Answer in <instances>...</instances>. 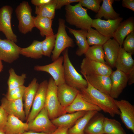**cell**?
I'll return each mask as SVG.
<instances>
[{"label": "cell", "instance_id": "38", "mask_svg": "<svg viewBox=\"0 0 134 134\" xmlns=\"http://www.w3.org/2000/svg\"><path fill=\"white\" fill-rule=\"evenodd\" d=\"M102 1V0H80L79 2L83 7H84L97 13Z\"/></svg>", "mask_w": 134, "mask_h": 134}, {"label": "cell", "instance_id": "26", "mask_svg": "<svg viewBox=\"0 0 134 134\" xmlns=\"http://www.w3.org/2000/svg\"><path fill=\"white\" fill-rule=\"evenodd\" d=\"M87 112L85 111H80L66 113L52 120L51 121L57 127H65L69 128Z\"/></svg>", "mask_w": 134, "mask_h": 134}, {"label": "cell", "instance_id": "29", "mask_svg": "<svg viewBox=\"0 0 134 134\" xmlns=\"http://www.w3.org/2000/svg\"><path fill=\"white\" fill-rule=\"evenodd\" d=\"M35 27L38 29L41 36L44 37L54 34L52 28L53 20L37 15L33 16Z\"/></svg>", "mask_w": 134, "mask_h": 134}, {"label": "cell", "instance_id": "24", "mask_svg": "<svg viewBox=\"0 0 134 134\" xmlns=\"http://www.w3.org/2000/svg\"><path fill=\"white\" fill-rule=\"evenodd\" d=\"M39 85L37 79L34 78L26 87L23 99L24 101V107L26 120L30 113Z\"/></svg>", "mask_w": 134, "mask_h": 134}, {"label": "cell", "instance_id": "50", "mask_svg": "<svg viewBox=\"0 0 134 134\" xmlns=\"http://www.w3.org/2000/svg\"><path fill=\"white\" fill-rule=\"evenodd\" d=\"M0 134H5L2 131L0 130Z\"/></svg>", "mask_w": 134, "mask_h": 134}, {"label": "cell", "instance_id": "8", "mask_svg": "<svg viewBox=\"0 0 134 134\" xmlns=\"http://www.w3.org/2000/svg\"><path fill=\"white\" fill-rule=\"evenodd\" d=\"M63 57L60 56L50 64L43 66L36 65L34 69L37 71L45 72L51 76L57 86L65 83L64 75Z\"/></svg>", "mask_w": 134, "mask_h": 134}, {"label": "cell", "instance_id": "10", "mask_svg": "<svg viewBox=\"0 0 134 134\" xmlns=\"http://www.w3.org/2000/svg\"><path fill=\"white\" fill-rule=\"evenodd\" d=\"M13 12V9L9 5L3 6L0 8V32L3 34L7 39L16 43L17 37L13 32L11 24Z\"/></svg>", "mask_w": 134, "mask_h": 134}, {"label": "cell", "instance_id": "6", "mask_svg": "<svg viewBox=\"0 0 134 134\" xmlns=\"http://www.w3.org/2000/svg\"><path fill=\"white\" fill-rule=\"evenodd\" d=\"M32 8L28 2L23 1L18 5L15 13L18 21V28L21 33L31 32L35 27Z\"/></svg>", "mask_w": 134, "mask_h": 134}, {"label": "cell", "instance_id": "2", "mask_svg": "<svg viewBox=\"0 0 134 134\" xmlns=\"http://www.w3.org/2000/svg\"><path fill=\"white\" fill-rule=\"evenodd\" d=\"M66 20L76 28L88 30L91 27L93 19L87 13V9L78 3L74 5L69 4L65 8Z\"/></svg>", "mask_w": 134, "mask_h": 134}, {"label": "cell", "instance_id": "33", "mask_svg": "<svg viewBox=\"0 0 134 134\" xmlns=\"http://www.w3.org/2000/svg\"><path fill=\"white\" fill-rule=\"evenodd\" d=\"M87 43L91 45L102 46L109 39L91 27L87 30L86 35Z\"/></svg>", "mask_w": 134, "mask_h": 134}, {"label": "cell", "instance_id": "42", "mask_svg": "<svg viewBox=\"0 0 134 134\" xmlns=\"http://www.w3.org/2000/svg\"><path fill=\"white\" fill-rule=\"evenodd\" d=\"M26 87L23 85L7 91L6 94L5 95V97H6L20 92H24Z\"/></svg>", "mask_w": 134, "mask_h": 134}, {"label": "cell", "instance_id": "43", "mask_svg": "<svg viewBox=\"0 0 134 134\" xmlns=\"http://www.w3.org/2000/svg\"><path fill=\"white\" fill-rule=\"evenodd\" d=\"M53 0H32L31 3L35 6H40L52 2Z\"/></svg>", "mask_w": 134, "mask_h": 134}, {"label": "cell", "instance_id": "28", "mask_svg": "<svg viewBox=\"0 0 134 134\" xmlns=\"http://www.w3.org/2000/svg\"><path fill=\"white\" fill-rule=\"evenodd\" d=\"M113 0H103L102 5L95 16V19H100L102 17L107 20H115L119 18L120 15L114 10L112 4Z\"/></svg>", "mask_w": 134, "mask_h": 134}, {"label": "cell", "instance_id": "22", "mask_svg": "<svg viewBox=\"0 0 134 134\" xmlns=\"http://www.w3.org/2000/svg\"><path fill=\"white\" fill-rule=\"evenodd\" d=\"M28 131L27 123H24L18 118L9 115L2 130L5 134H19Z\"/></svg>", "mask_w": 134, "mask_h": 134}, {"label": "cell", "instance_id": "20", "mask_svg": "<svg viewBox=\"0 0 134 134\" xmlns=\"http://www.w3.org/2000/svg\"><path fill=\"white\" fill-rule=\"evenodd\" d=\"M102 46L106 64L112 68H114L120 47L119 44L113 38H110Z\"/></svg>", "mask_w": 134, "mask_h": 134}, {"label": "cell", "instance_id": "11", "mask_svg": "<svg viewBox=\"0 0 134 134\" xmlns=\"http://www.w3.org/2000/svg\"><path fill=\"white\" fill-rule=\"evenodd\" d=\"M48 84L47 80H43L39 84L26 123L33 120L44 107Z\"/></svg>", "mask_w": 134, "mask_h": 134}, {"label": "cell", "instance_id": "49", "mask_svg": "<svg viewBox=\"0 0 134 134\" xmlns=\"http://www.w3.org/2000/svg\"><path fill=\"white\" fill-rule=\"evenodd\" d=\"M3 67L2 61L0 60V72L2 70Z\"/></svg>", "mask_w": 134, "mask_h": 134}, {"label": "cell", "instance_id": "3", "mask_svg": "<svg viewBox=\"0 0 134 134\" xmlns=\"http://www.w3.org/2000/svg\"><path fill=\"white\" fill-rule=\"evenodd\" d=\"M57 86L52 77L48 81L44 107L50 120H52L66 113L60 104L57 95Z\"/></svg>", "mask_w": 134, "mask_h": 134}, {"label": "cell", "instance_id": "36", "mask_svg": "<svg viewBox=\"0 0 134 134\" xmlns=\"http://www.w3.org/2000/svg\"><path fill=\"white\" fill-rule=\"evenodd\" d=\"M56 5L55 0L51 3L40 6H35V13L37 15L52 20L54 18Z\"/></svg>", "mask_w": 134, "mask_h": 134}, {"label": "cell", "instance_id": "4", "mask_svg": "<svg viewBox=\"0 0 134 134\" xmlns=\"http://www.w3.org/2000/svg\"><path fill=\"white\" fill-rule=\"evenodd\" d=\"M63 57L64 75L65 83L80 91L86 88L88 83L74 67L69 58L68 48L62 52Z\"/></svg>", "mask_w": 134, "mask_h": 134}, {"label": "cell", "instance_id": "35", "mask_svg": "<svg viewBox=\"0 0 134 134\" xmlns=\"http://www.w3.org/2000/svg\"><path fill=\"white\" fill-rule=\"evenodd\" d=\"M9 76L7 82V91L24 85L26 78V74L23 73L21 75H18L12 68L9 70Z\"/></svg>", "mask_w": 134, "mask_h": 134}, {"label": "cell", "instance_id": "30", "mask_svg": "<svg viewBox=\"0 0 134 134\" xmlns=\"http://www.w3.org/2000/svg\"><path fill=\"white\" fill-rule=\"evenodd\" d=\"M98 112L95 110L87 112L77 120L72 127L68 129V134H84L85 129L88 122Z\"/></svg>", "mask_w": 134, "mask_h": 134}, {"label": "cell", "instance_id": "45", "mask_svg": "<svg viewBox=\"0 0 134 134\" xmlns=\"http://www.w3.org/2000/svg\"><path fill=\"white\" fill-rule=\"evenodd\" d=\"M69 129L68 127H58L50 134H68V131Z\"/></svg>", "mask_w": 134, "mask_h": 134}, {"label": "cell", "instance_id": "41", "mask_svg": "<svg viewBox=\"0 0 134 134\" xmlns=\"http://www.w3.org/2000/svg\"><path fill=\"white\" fill-rule=\"evenodd\" d=\"M80 0H55L56 5V9H60L64 6L75 2H79Z\"/></svg>", "mask_w": 134, "mask_h": 134}, {"label": "cell", "instance_id": "18", "mask_svg": "<svg viewBox=\"0 0 134 134\" xmlns=\"http://www.w3.org/2000/svg\"><path fill=\"white\" fill-rule=\"evenodd\" d=\"M67 113H72L80 111H101V109L88 101L82 95L80 92L73 102L65 108Z\"/></svg>", "mask_w": 134, "mask_h": 134}, {"label": "cell", "instance_id": "13", "mask_svg": "<svg viewBox=\"0 0 134 134\" xmlns=\"http://www.w3.org/2000/svg\"><path fill=\"white\" fill-rule=\"evenodd\" d=\"M123 20V18L120 17L113 20L95 19H93L91 27L95 28L101 34L110 39L113 37L115 31Z\"/></svg>", "mask_w": 134, "mask_h": 134}, {"label": "cell", "instance_id": "25", "mask_svg": "<svg viewBox=\"0 0 134 134\" xmlns=\"http://www.w3.org/2000/svg\"><path fill=\"white\" fill-rule=\"evenodd\" d=\"M70 33L73 34L76 40L78 47L76 54L79 56L84 54L90 46L87 41L86 35L87 30L80 29L76 30L67 27Z\"/></svg>", "mask_w": 134, "mask_h": 134}, {"label": "cell", "instance_id": "19", "mask_svg": "<svg viewBox=\"0 0 134 134\" xmlns=\"http://www.w3.org/2000/svg\"><path fill=\"white\" fill-rule=\"evenodd\" d=\"M83 75L87 82L94 88L110 95L111 86L110 76L100 75Z\"/></svg>", "mask_w": 134, "mask_h": 134}, {"label": "cell", "instance_id": "44", "mask_svg": "<svg viewBox=\"0 0 134 134\" xmlns=\"http://www.w3.org/2000/svg\"><path fill=\"white\" fill-rule=\"evenodd\" d=\"M122 6L134 11V0H123L122 1Z\"/></svg>", "mask_w": 134, "mask_h": 134}, {"label": "cell", "instance_id": "1", "mask_svg": "<svg viewBox=\"0 0 134 134\" xmlns=\"http://www.w3.org/2000/svg\"><path fill=\"white\" fill-rule=\"evenodd\" d=\"M87 82V87L80 91L83 96L90 102L112 117L120 115V112L116 104L115 99L110 95L96 89Z\"/></svg>", "mask_w": 134, "mask_h": 134}, {"label": "cell", "instance_id": "32", "mask_svg": "<svg viewBox=\"0 0 134 134\" xmlns=\"http://www.w3.org/2000/svg\"><path fill=\"white\" fill-rule=\"evenodd\" d=\"M103 131L104 134H126L119 122L105 117Z\"/></svg>", "mask_w": 134, "mask_h": 134}, {"label": "cell", "instance_id": "16", "mask_svg": "<svg viewBox=\"0 0 134 134\" xmlns=\"http://www.w3.org/2000/svg\"><path fill=\"white\" fill-rule=\"evenodd\" d=\"M23 100V98L9 100L4 97L1 100L0 106L8 115L13 116L23 121L26 120V118Z\"/></svg>", "mask_w": 134, "mask_h": 134}, {"label": "cell", "instance_id": "12", "mask_svg": "<svg viewBox=\"0 0 134 134\" xmlns=\"http://www.w3.org/2000/svg\"><path fill=\"white\" fill-rule=\"evenodd\" d=\"M21 48L8 39H0V60L11 63L19 57Z\"/></svg>", "mask_w": 134, "mask_h": 134}, {"label": "cell", "instance_id": "17", "mask_svg": "<svg viewBox=\"0 0 134 134\" xmlns=\"http://www.w3.org/2000/svg\"><path fill=\"white\" fill-rule=\"evenodd\" d=\"M80 92L66 83L57 86L58 98L61 105L65 108L73 102Z\"/></svg>", "mask_w": 134, "mask_h": 134}, {"label": "cell", "instance_id": "7", "mask_svg": "<svg viewBox=\"0 0 134 134\" xmlns=\"http://www.w3.org/2000/svg\"><path fill=\"white\" fill-rule=\"evenodd\" d=\"M27 123L28 131L50 134L57 128L50 120L47 110L45 107L33 120Z\"/></svg>", "mask_w": 134, "mask_h": 134}, {"label": "cell", "instance_id": "46", "mask_svg": "<svg viewBox=\"0 0 134 134\" xmlns=\"http://www.w3.org/2000/svg\"><path fill=\"white\" fill-rule=\"evenodd\" d=\"M24 92L25 91L20 92L9 96L5 97L9 100H18L23 98Z\"/></svg>", "mask_w": 134, "mask_h": 134}, {"label": "cell", "instance_id": "31", "mask_svg": "<svg viewBox=\"0 0 134 134\" xmlns=\"http://www.w3.org/2000/svg\"><path fill=\"white\" fill-rule=\"evenodd\" d=\"M20 54L35 59L41 58L43 55L42 41L34 40L29 46L25 48H21Z\"/></svg>", "mask_w": 134, "mask_h": 134}, {"label": "cell", "instance_id": "5", "mask_svg": "<svg viewBox=\"0 0 134 134\" xmlns=\"http://www.w3.org/2000/svg\"><path fill=\"white\" fill-rule=\"evenodd\" d=\"M66 28L65 20L59 18L55 46L52 53L51 58L53 61L57 59L66 49L69 47H73L75 46L73 39L67 34Z\"/></svg>", "mask_w": 134, "mask_h": 134}, {"label": "cell", "instance_id": "15", "mask_svg": "<svg viewBox=\"0 0 134 134\" xmlns=\"http://www.w3.org/2000/svg\"><path fill=\"white\" fill-rule=\"evenodd\" d=\"M110 76L111 81L110 95L115 99L118 98L126 87L128 75L116 69L113 71Z\"/></svg>", "mask_w": 134, "mask_h": 134}, {"label": "cell", "instance_id": "51", "mask_svg": "<svg viewBox=\"0 0 134 134\" xmlns=\"http://www.w3.org/2000/svg\"></svg>", "mask_w": 134, "mask_h": 134}, {"label": "cell", "instance_id": "34", "mask_svg": "<svg viewBox=\"0 0 134 134\" xmlns=\"http://www.w3.org/2000/svg\"><path fill=\"white\" fill-rule=\"evenodd\" d=\"M84 55L85 57L89 59L106 64L102 46L94 45L89 46Z\"/></svg>", "mask_w": 134, "mask_h": 134}, {"label": "cell", "instance_id": "39", "mask_svg": "<svg viewBox=\"0 0 134 134\" xmlns=\"http://www.w3.org/2000/svg\"><path fill=\"white\" fill-rule=\"evenodd\" d=\"M122 45L127 52L133 54L134 53V31L129 34L124 40Z\"/></svg>", "mask_w": 134, "mask_h": 134}, {"label": "cell", "instance_id": "23", "mask_svg": "<svg viewBox=\"0 0 134 134\" xmlns=\"http://www.w3.org/2000/svg\"><path fill=\"white\" fill-rule=\"evenodd\" d=\"M134 31V19L131 17L122 21L118 27L113 35V38L122 47L125 37Z\"/></svg>", "mask_w": 134, "mask_h": 134}, {"label": "cell", "instance_id": "37", "mask_svg": "<svg viewBox=\"0 0 134 134\" xmlns=\"http://www.w3.org/2000/svg\"><path fill=\"white\" fill-rule=\"evenodd\" d=\"M56 34L45 36L42 41V47L43 55L50 57L55 45Z\"/></svg>", "mask_w": 134, "mask_h": 134}, {"label": "cell", "instance_id": "47", "mask_svg": "<svg viewBox=\"0 0 134 134\" xmlns=\"http://www.w3.org/2000/svg\"><path fill=\"white\" fill-rule=\"evenodd\" d=\"M128 84L131 85L134 83V68L132 70L128 73Z\"/></svg>", "mask_w": 134, "mask_h": 134}, {"label": "cell", "instance_id": "14", "mask_svg": "<svg viewBox=\"0 0 134 134\" xmlns=\"http://www.w3.org/2000/svg\"><path fill=\"white\" fill-rule=\"evenodd\" d=\"M119 110L120 118L126 128L134 133V106L128 101L123 99L115 100Z\"/></svg>", "mask_w": 134, "mask_h": 134}, {"label": "cell", "instance_id": "21", "mask_svg": "<svg viewBox=\"0 0 134 134\" xmlns=\"http://www.w3.org/2000/svg\"><path fill=\"white\" fill-rule=\"evenodd\" d=\"M132 55L120 46L115 67L117 69L128 73L134 68V60Z\"/></svg>", "mask_w": 134, "mask_h": 134}, {"label": "cell", "instance_id": "27", "mask_svg": "<svg viewBox=\"0 0 134 134\" xmlns=\"http://www.w3.org/2000/svg\"><path fill=\"white\" fill-rule=\"evenodd\" d=\"M104 118L102 114L98 112L90 120L84 132L87 134H104Z\"/></svg>", "mask_w": 134, "mask_h": 134}, {"label": "cell", "instance_id": "48", "mask_svg": "<svg viewBox=\"0 0 134 134\" xmlns=\"http://www.w3.org/2000/svg\"><path fill=\"white\" fill-rule=\"evenodd\" d=\"M19 134H48L47 133L43 132H37L31 131H27L23 133Z\"/></svg>", "mask_w": 134, "mask_h": 134}, {"label": "cell", "instance_id": "40", "mask_svg": "<svg viewBox=\"0 0 134 134\" xmlns=\"http://www.w3.org/2000/svg\"><path fill=\"white\" fill-rule=\"evenodd\" d=\"M8 115L0 106V130H2L7 122Z\"/></svg>", "mask_w": 134, "mask_h": 134}, {"label": "cell", "instance_id": "52", "mask_svg": "<svg viewBox=\"0 0 134 134\" xmlns=\"http://www.w3.org/2000/svg\"><path fill=\"white\" fill-rule=\"evenodd\" d=\"M1 39V38H0V39Z\"/></svg>", "mask_w": 134, "mask_h": 134}, {"label": "cell", "instance_id": "9", "mask_svg": "<svg viewBox=\"0 0 134 134\" xmlns=\"http://www.w3.org/2000/svg\"><path fill=\"white\" fill-rule=\"evenodd\" d=\"M80 72L83 75H100L110 76L113 71L106 64L89 59L86 58L82 60Z\"/></svg>", "mask_w": 134, "mask_h": 134}]
</instances>
